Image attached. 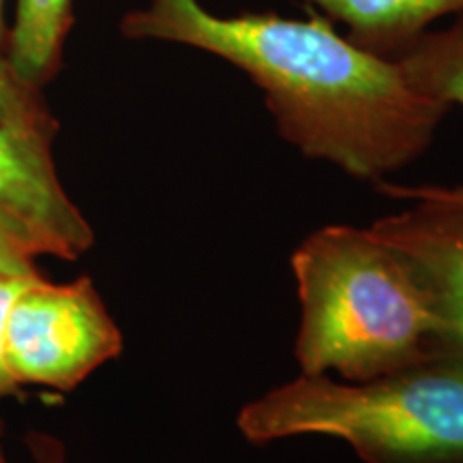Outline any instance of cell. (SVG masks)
<instances>
[{"label":"cell","instance_id":"obj_2","mask_svg":"<svg viewBox=\"0 0 463 463\" xmlns=\"http://www.w3.org/2000/svg\"><path fill=\"white\" fill-rule=\"evenodd\" d=\"M307 375L364 382L436 363L439 320L416 266L372 228L326 225L292 253Z\"/></svg>","mask_w":463,"mask_h":463},{"label":"cell","instance_id":"obj_8","mask_svg":"<svg viewBox=\"0 0 463 463\" xmlns=\"http://www.w3.org/2000/svg\"><path fill=\"white\" fill-rule=\"evenodd\" d=\"M345 24L347 39L395 58L444 15H463V0H303Z\"/></svg>","mask_w":463,"mask_h":463},{"label":"cell","instance_id":"obj_7","mask_svg":"<svg viewBox=\"0 0 463 463\" xmlns=\"http://www.w3.org/2000/svg\"><path fill=\"white\" fill-rule=\"evenodd\" d=\"M405 78L430 99L450 108L463 106V15L449 28L422 33L395 56ZM378 189L397 200H444L463 204V187H399L378 183Z\"/></svg>","mask_w":463,"mask_h":463},{"label":"cell","instance_id":"obj_11","mask_svg":"<svg viewBox=\"0 0 463 463\" xmlns=\"http://www.w3.org/2000/svg\"><path fill=\"white\" fill-rule=\"evenodd\" d=\"M37 256L31 241L0 213V275L39 277L33 260Z\"/></svg>","mask_w":463,"mask_h":463},{"label":"cell","instance_id":"obj_5","mask_svg":"<svg viewBox=\"0 0 463 463\" xmlns=\"http://www.w3.org/2000/svg\"><path fill=\"white\" fill-rule=\"evenodd\" d=\"M0 213L37 253L75 260L92 247V230L67 198L48 140L0 125Z\"/></svg>","mask_w":463,"mask_h":463},{"label":"cell","instance_id":"obj_6","mask_svg":"<svg viewBox=\"0 0 463 463\" xmlns=\"http://www.w3.org/2000/svg\"><path fill=\"white\" fill-rule=\"evenodd\" d=\"M416 206L372 225L416 266L439 320L436 363L463 367V204L414 200Z\"/></svg>","mask_w":463,"mask_h":463},{"label":"cell","instance_id":"obj_14","mask_svg":"<svg viewBox=\"0 0 463 463\" xmlns=\"http://www.w3.org/2000/svg\"><path fill=\"white\" fill-rule=\"evenodd\" d=\"M3 7H5V0H0V42H3Z\"/></svg>","mask_w":463,"mask_h":463},{"label":"cell","instance_id":"obj_13","mask_svg":"<svg viewBox=\"0 0 463 463\" xmlns=\"http://www.w3.org/2000/svg\"><path fill=\"white\" fill-rule=\"evenodd\" d=\"M39 463H61V453H56V450H48V453H43L39 457Z\"/></svg>","mask_w":463,"mask_h":463},{"label":"cell","instance_id":"obj_1","mask_svg":"<svg viewBox=\"0 0 463 463\" xmlns=\"http://www.w3.org/2000/svg\"><path fill=\"white\" fill-rule=\"evenodd\" d=\"M120 31L232 62L264 92L283 140L363 181L419 157L449 109L416 90L395 58L361 48L316 15H215L200 0H148Z\"/></svg>","mask_w":463,"mask_h":463},{"label":"cell","instance_id":"obj_4","mask_svg":"<svg viewBox=\"0 0 463 463\" xmlns=\"http://www.w3.org/2000/svg\"><path fill=\"white\" fill-rule=\"evenodd\" d=\"M123 350L118 326L92 283L37 279L15 300L7 324V367L17 382L73 389Z\"/></svg>","mask_w":463,"mask_h":463},{"label":"cell","instance_id":"obj_10","mask_svg":"<svg viewBox=\"0 0 463 463\" xmlns=\"http://www.w3.org/2000/svg\"><path fill=\"white\" fill-rule=\"evenodd\" d=\"M24 86L11 71L9 62H0V125L24 133V136L43 137L45 125L37 112Z\"/></svg>","mask_w":463,"mask_h":463},{"label":"cell","instance_id":"obj_3","mask_svg":"<svg viewBox=\"0 0 463 463\" xmlns=\"http://www.w3.org/2000/svg\"><path fill=\"white\" fill-rule=\"evenodd\" d=\"M236 422L253 444L326 436L364 463H463V367L425 363L364 382L303 373L247 403Z\"/></svg>","mask_w":463,"mask_h":463},{"label":"cell","instance_id":"obj_15","mask_svg":"<svg viewBox=\"0 0 463 463\" xmlns=\"http://www.w3.org/2000/svg\"><path fill=\"white\" fill-rule=\"evenodd\" d=\"M0 463H5V459H3V449H0Z\"/></svg>","mask_w":463,"mask_h":463},{"label":"cell","instance_id":"obj_12","mask_svg":"<svg viewBox=\"0 0 463 463\" xmlns=\"http://www.w3.org/2000/svg\"><path fill=\"white\" fill-rule=\"evenodd\" d=\"M42 277H9L0 275V395H7L15 389V380L7 367V352H5V339H7V324L15 300L26 292L28 286Z\"/></svg>","mask_w":463,"mask_h":463},{"label":"cell","instance_id":"obj_9","mask_svg":"<svg viewBox=\"0 0 463 463\" xmlns=\"http://www.w3.org/2000/svg\"><path fill=\"white\" fill-rule=\"evenodd\" d=\"M73 0H17L9 37V67L31 89L54 69L71 28Z\"/></svg>","mask_w":463,"mask_h":463}]
</instances>
